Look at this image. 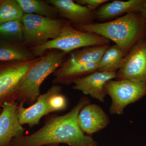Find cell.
<instances>
[{
	"label": "cell",
	"instance_id": "28",
	"mask_svg": "<svg viewBox=\"0 0 146 146\" xmlns=\"http://www.w3.org/2000/svg\"><path fill=\"white\" fill-rule=\"evenodd\" d=\"M2 2V1H0V3H1Z\"/></svg>",
	"mask_w": 146,
	"mask_h": 146
},
{
	"label": "cell",
	"instance_id": "4",
	"mask_svg": "<svg viewBox=\"0 0 146 146\" xmlns=\"http://www.w3.org/2000/svg\"><path fill=\"white\" fill-rule=\"evenodd\" d=\"M110 40L95 33L78 30L65 20L59 35L38 46L30 48L36 57H41L48 51L57 50L68 54L80 48L109 44Z\"/></svg>",
	"mask_w": 146,
	"mask_h": 146
},
{
	"label": "cell",
	"instance_id": "15",
	"mask_svg": "<svg viewBox=\"0 0 146 146\" xmlns=\"http://www.w3.org/2000/svg\"><path fill=\"white\" fill-rule=\"evenodd\" d=\"M145 0L114 1L100 7L95 11L96 18L107 20L121 16L125 13L140 12Z\"/></svg>",
	"mask_w": 146,
	"mask_h": 146
},
{
	"label": "cell",
	"instance_id": "9",
	"mask_svg": "<svg viewBox=\"0 0 146 146\" xmlns=\"http://www.w3.org/2000/svg\"><path fill=\"white\" fill-rule=\"evenodd\" d=\"M18 102H7L0 114V146H11L14 138L23 135L25 129L18 118Z\"/></svg>",
	"mask_w": 146,
	"mask_h": 146
},
{
	"label": "cell",
	"instance_id": "16",
	"mask_svg": "<svg viewBox=\"0 0 146 146\" xmlns=\"http://www.w3.org/2000/svg\"><path fill=\"white\" fill-rule=\"evenodd\" d=\"M109 46V44H106L84 47L71 54L63 63L67 64L98 63Z\"/></svg>",
	"mask_w": 146,
	"mask_h": 146
},
{
	"label": "cell",
	"instance_id": "7",
	"mask_svg": "<svg viewBox=\"0 0 146 146\" xmlns=\"http://www.w3.org/2000/svg\"><path fill=\"white\" fill-rule=\"evenodd\" d=\"M40 58L28 61H9L0 68V108L5 103L16 101L18 87L29 69Z\"/></svg>",
	"mask_w": 146,
	"mask_h": 146
},
{
	"label": "cell",
	"instance_id": "17",
	"mask_svg": "<svg viewBox=\"0 0 146 146\" xmlns=\"http://www.w3.org/2000/svg\"><path fill=\"white\" fill-rule=\"evenodd\" d=\"M30 48L23 43L0 44V61H28L36 58Z\"/></svg>",
	"mask_w": 146,
	"mask_h": 146
},
{
	"label": "cell",
	"instance_id": "21",
	"mask_svg": "<svg viewBox=\"0 0 146 146\" xmlns=\"http://www.w3.org/2000/svg\"><path fill=\"white\" fill-rule=\"evenodd\" d=\"M24 13L16 0H6L0 3V25L22 19Z\"/></svg>",
	"mask_w": 146,
	"mask_h": 146
},
{
	"label": "cell",
	"instance_id": "22",
	"mask_svg": "<svg viewBox=\"0 0 146 146\" xmlns=\"http://www.w3.org/2000/svg\"><path fill=\"white\" fill-rule=\"evenodd\" d=\"M67 100L66 97L58 92L53 95L49 100L50 108L52 112L65 110L67 107Z\"/></svg>",
	"mask_w": 146,
	"mask_h": 146
},
{
	"label": "cell",
	"instance_id": "25",
	"mask_svg": "<svg viewBox=\"0 0 146 146\" xmlns=\"http://www.w3.org/2000/svg\"><path fill=\"white\" fill-rule=\"evenodd\" d=\"M44 146H59L58 145H47Z\"/></svg>",
	"mask_w": 146,
	"mask_h": 146
},
{
	"label": "cell",
	"instance_id": "18",
	"mask_svg": "<svg viewBox=\"0 0 146 146\" xmlns=\"http://www.w3.org/2000/svg\"><path fill=\"white\" fill-rule=\"evenodd\" d=\"M125 56L117 45L110 46L98 63V71L117 72L122 66Z\"/></svg>",
	"mask_w": 146,
	"mask_h": 146
},
{
	"label": "cell",
	"instance_id": "5",
	"mask_svg": "<svg viewBox=\"0 0 146 146\" xmlns=\"http://www.w3.org/2000/svg\"><path fill=\"white\" fill-rule=\"evenodd\" d=\"M22 21L24 43L31 48L43 44L57 37L65 20L24 13Z\"/></svg>",
	"mask_w": 146,
	"mask_h": 146
},
{
	"label": "cell",
	"instance_id": "3",
	"mask_svg": "<svg viewBox=\"0 0 146 146\" xmlns=\"http://www.w3.org/2000/svg\"><path fill=\"white\" fill-rule=\"evenodd\" d=\"M67 54L57 50L48 51L29 69L18 87L16 100L31 106L40 96V87L44 80L59 68Z\"/></svg>",
	"mask_w": 146,
	"mask_h": 146
},
{
	"label": "cell",
	"instance_id": "8",
	"mask_svg": "<svg viewBox=\"0 0 146 146\" xmlns=\"http://www.w3.org/2000/svg\"><path fill=\"white\" fill-rule=\"evenodd\" d=\"M122 79L146 84V39H140L126 55L115 78Z\"/></svg>",
	"mask_w": 146,
	"mask_h": 146
},
{
	"label": "cell",
	"instance_id": "12",
	"mask_svg": "<svg viewBox=\"0 0 146 146\" xmlns=\"http://www.w3.org/2000/svg\"><path fill=\"white\" fill-rule=\"evenodd\" d=\"M56 9L59 17L65 19L73 25L93 23L96 18L95 11L72 0H47Z\"/></svg>",
	"mask_w": 146,
	"mask_h": 146
},
{
	"label": "cell",
	"instance_id": "13",
	"mask_svg": "<svg viewBox=\"0 0 146 146\" xmlns=\"http://www.w3.org/2000/svg\"><path fill=\"white\" fill-rule=\"evenodd\" d=\"M78 122L84 133L91 136L106 127L110 119L99 105L90 103L82 109L78 117Z\"/></svg>",
	"mask_w": 146,
	"mask_h": 146
},
{
	"label": "cell",
	"instance_id": "10",
	"mask_svg": "<svg viewBox=\"0 0 146 146\" xmlns=\"http://www.w3.org/2000/svg\"><path fill=\"white\" fill-rule=\"evenodd\" d=\"M61 91L60 85L54 84L46 93L40 95L36 102L29 107L25 108L23 104L19 103L18 115L20 123L22 125L27 124L30 127L38 125L42 117L52 112L49 106L51 97Z\"/></svg>",
	"mask_w": 146,
	"mask_h": 146
},
{
	"label": "cell",
	"instance_id": "1",
	"mask_svg": "<svg viewBox=\"0 0 146 146\" xmlns=\"http://www.w3.org/2000/svg\"><path fill=\"white\" fill-rule=\"evenodd\" d=\"M90 103L89 98L82 97L68 113L48 119L43 126L34 133L14 138L11 146H44L60 143L70 146H98L92 136L84 133L78 122L82 109Z\"/></svg>",
	"mask_w": 146,
	"mask_h": 146
},
{
	"label": "cell",
	"instance_id": "19",
	"mask_svg": "<svg viewBox=\"0 0 146 146\" xmlns=\"http://www.w3.org/2000/svg\"><path fill=\"white\" fill-rule=\"evenodd\" d=\"M24 13L34 14L53 18L59 17L56 9L46 1L16 0Z\"/></svg>",
	"mask_w": 146,
	"mask_h": 146
},
{
	"label": "cell",
	"instance_id": "27",
	"mask_svg": "<svg viewBox=\"0 0 146 146\" xmlns=\"http://www.w3.org/2000/svg\"><path fill=\"white\" fill-rule=\"evenodd\" d=\"M2 110L0 109V114H1V112Z\"/></svg>",
	"mask_w": 146,
	"mask_h": 146
},
{
	"label": "cell",
	"instance_id": "11",
	"mask_svg": "<svg viewBox=\"0 0 146 146\" xmlns=\"http://www.w3.org/2000/svg\"><path fill=\"white\" fill-rule=\"evenodd\" d=\"M117 72H106L96 71L88 75L76 80L73 82V88L82 91L102 102H104L107 94L105 90L106 84L115 79Z\"/></svg>",
	"mask_w": 146,
	"mask_h": 146
},
{
	"label": "cell",
	"instance_id": "6",
	"mask_svg": "<svg viewBox=\"0 0 146 146\" xmlns=\"http://www.w3.org/2000/svg\"><path fill=\"white\" fill-rule=\"evenodd\" d=\"M104 89L112 99L109 110L112 115H123L128 105L146 95V84L128 79L110 80Z\"/></svg>",
	"mask_w": 146,
	"mask_h": 146
},
{
	"label": "cell",
	"instance_id": "24",
	"mask_svg": "<svg viewBox=\"0 0 146 146\" xmlns=\"http://www.w3.org/2000/svg\"><path fill=\"white\" fill-rule=\"evenodd\" d=\"M140 12L141 17L143 18L145 22H146V0Z\"/></svg>",
	"mask_w": 146,
	"mask_h": 146
},
{
	"label": "cell",
	"instance_id": "26",
	"mask_svg": "<svg viewBox=\"0 0 146 146\" xmlns=\"http://www.w3.org/2000/svg\"><path fill=\"white\" fill-rule=\"evenodd\" d=\"M145 32L146 33V22H145Z\"/></svg>",
	"mask_w": 146,
	"mask_h": 146
},
{
	"label": "cell",
	"instance_id": "23",
	"mask_svg": "<svg viewBox=\"0 0 146 146\" xmlns=\"http://www.w3.org/2000/svg\"><path fill=\"white\" fill-rule=\"evenodd\" d=\"M110 1L108 0H76V3L88 7L93 11H95L99 6L104 3Z\"/></svg>",
	"mask_w": 146,
	"mask_h": 146
},
{
	"label": "cell",
	"instance_id": "20",
	"mask_svg": "<svg viewBox=\"0 0 146 146\" xmlns=\"http://www.w3.org/2000/svg\"><path fill=\"white\" fill-rule=\"evenodd\" d=\"M0 36L11 39L13 42H24L22 19L9 21L0 25Z\"/></svg>",
	"mask_w": 146,
	"mask_h": 146
},
{
	"label": "cell",
	"instance_id": "2",
	"mask_svg": "<svg viewBox=\"0 0 146 146\" xmlns=\"http://www.w3.org/2000/svg\"><path fill=\"white\" fill-rule=\"evenodd\" d=\"M72 25L80 31L95 33L113 41L125 56L143 38L145 32V21L141 15L135 12L105 23Z\"/></svg>",
	"mask_w": 146,
	"mask_h": 146
},
{
	"label": "cell",
	"instance_id": "14",
	"mask_svg": "<svg viewBox=\"0 0 146 146\" xmlns=\"http://www.w3.org/2000/svg\"><path fill=\"white\" fill-rule=\"evenodd\" d=\"M98 63L67 64L63 63L53 73V83L70 85L76 80L98 70Z\"/></svg>",
	"mask_w": 146,
	"mask_h": 146
}]
</instances>
